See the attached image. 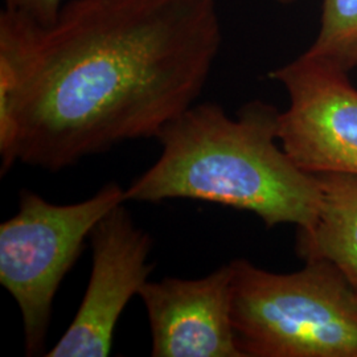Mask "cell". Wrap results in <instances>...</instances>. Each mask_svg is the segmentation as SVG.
<instances>
[{"label": "cell", "instance_id": "1", "mask_svg": "<svg viewBox=\"0 0 357 357\" xmlns=\"http://www.w3.org/2000/svg\"><path fill=\"white\" fill-rule=\"evenodd\" d=\"M220 47L216 0H70L48 26L1 11V175L158 138L200 96Z\"/></svg>", "mask_w": 357, "mask_h": 357}, {"label": "cell", "instance_id": "2", "mask_svg": "<svg viewBox=\"0 0 357 357\" xmlns=\"http://www.w3.org/2000/svg\"><path fill=\"white\" fill-rule=\"evenodd\" d=\"M280 114L259 100L243 106L237 118L216 103L192 105L162 128V153L125 190L126 203L190 199L252 212L268 228L312 229L321 183L278 146Z\"/></svg>", "mask_w": 357, "mask_h": 357}, {"label": "cell", "instance_id": "3", "mask_svg": "<svg viewBox=\"0 0 357 357\" xmlns=\"http://www.w3.org/2000/svg\"><path fill=\"white\" fill-rule=\"evenodd\" d=\"M231 320L245 357H357V290L327 261L290 274L238 258Z\"/></svg>", "mask_w": 357, "mask_h": 357}, {"label": "cell", "instance_id": "4", "mask_svg": "<svg viewBox=\"0 0 357 357\" xmlns=\"http://www.w3.org/2000/svg\"><path fill=\"white\" fill-rule=\"evenodd\" d=\"M123 203L125 190L114 181L75 204H53L26 190L16 215L0 225V283L20 308L28 356L44 352L54 296L85 240Z\"/></svg>", "mask_w": 357, "mask_h": 357}, {"label": "cell", "instance_id": "5", "mask_svg": "<svg viewBox=\"0 0 357 357\" xmlns=\"http://www.w3.org/2000/svg\"><path fill=\"white\" fill-rule=\"evenodd\" d=\"M289 94L278 141L307 174L357 178V89L348 73L306 53L271 72Z\"/></svg>", "mask_w": 357, "mask_h": 357}, {"label": "cell", "instance_id": "6", "mask_svg": "<svg viewBox=\"0 0 357 357\" xmlns=\"http://www.w3.org/2000/svg\"><path fill=\"white\" fill-rule=\"evenodd\" d=\"M90 241L93 258L86 291L75 319L45 356H109L118 320L153 270L147 262L153 238L135 225L125 203L94 227Z\"/></svg>", "mask_w": 357, "mask_h": 357}, {"label": "cell", "instance_id": "7", "mask_svg": "<svg viewBox=\"0 0 357 357\" xmlns=\"http://www.w3.org/2000/svg\"><path fill=\"white\" fill-rule=\"evenodd\" d=\"M233 266L197 280L167 277L139 291L153 357H245L231 320Z\"/></svg>", "mask_w": 357, "mask_h": 357}, {"label": "cell", "instance_id": "8", "mask_svg": "<svg viewBox=\"0 0 357 357\" xmlns=\"http://www.w3.org/2000/svg\"><path fill=\"white\" fill-rule=\"evenodd\" d=\"M323 199L314 228L298 233L296 249L305 261H327L357 290V178L318 175Z\"/></svg>", "mask_w": 357, "mask_h": 357}, {"label": "cell", "instance_id": "9", "mask_svg": "<svg viewBox=\"0 0 357 357\" xmlns=\"http://www.w3.org/2000/svg\"><path fill=\"white\" fill-rule=\"evenodd\" d=\"M349 73L357 68V0H321L319 33L305 52Z\"/></svg>", "mask_w": 357, "mask_h": 357}, {"label": "cell", "instance_id": "10", "mask_svg": "<svg viewBox=\"0 0 357 357\" xmlns=\"http://www.w3.org/2000/svg\"><path fill=\"white\" fill-rule=\"evenodd\" d=\"M63 0H6V10L23 15L41 26L53 23L61 10Z\"/></svg>", "mask_w": 357, "mask_h": 357}, {"label": "cell", "instance_id": "11", "mask_svg": "<svg viewBox=\"0 0 357 357\" xmlns=\"http://www.w3.org/2000/svg\"><path fill=\"white\" fill-rule=\"evenodd\" d=\"M275 1L282 3V4H290V3H294V1H296V0H275Z\"/></svg>", "mask_w": 357, "mask_h": 357}]
</instances>
